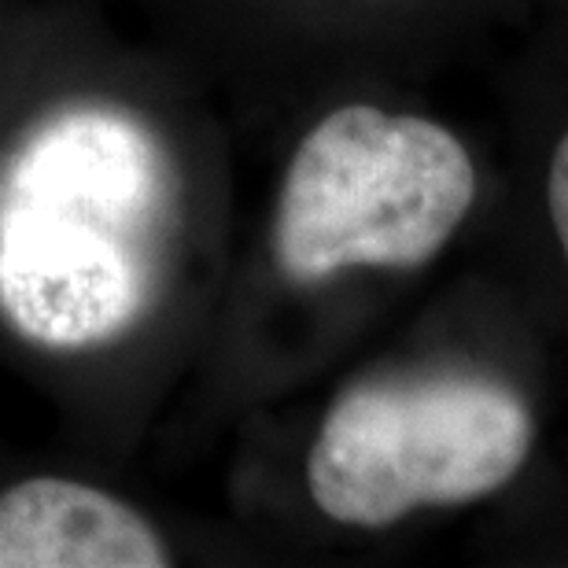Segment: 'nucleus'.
<instances>
[{
	"mask_svg": "<svg viewBox=\"0 0 568 568\" xmlns=\"http://www.w3.org/2000/svg\"><path fill=\"white\" fill-rule=\"evenodd\" d=\"M174 170L138 111L71 100L0 159V322L22 344L85 355L152 311Z\"/></svg>",
	"mask_w": 568,
	"mask_h": 568,
	"instance_id": "obj_1",
	"label": "nucleus"
},
{
	"mask_svg": "<svg viewBox=\"0 0 568 568\" xmlns=\"http://www.w3.org/2000/svg\"><path fill=\"white\" fill-rule=\"evenodd\" d=\"M484 170L436 115L351 100L314 119L281 170L270 263L292 288L406 277L473 222Z\"/></svg>",
	"mask_w": 568,
	"mask_h": 568,
	"instance_id": "obj_2",
	"label": "nucleus"
},
{
	"mask_svg": "<svg viewBox=\"0 0 568 568\" xmlns=\"http://www.w3.org/2000/svg\"><path fill=\"white\" fill-rule=\"evenodd\" d=\"M539 222L568 281V104L539 144Z\"/></svg>",
	"mask_w": 568,
	"mask_h": 568,
	"instance_id": "obj_5",
	"label": "nucleus"
},
{
	"mask_svg": "<svg viewBox=\"0 0 568 568\" xmlns=\"http://www.w3.org/2000/svg\"><path fill=\"white\" fill-rule=\"evenodd\" d=\"M539 410L514 377L469 362L362 377L328 403L303 454L317 517L384 531L506 495L539 450Z\"/></svg>",
	"mask_w": 568,
	"mask_h": 568,
	"instance_id": "obj_3",
	"label": "nucleus"
},
{
	"mask_svg": "<svg viewBox=\"0 0 568 568\" xmlns=\"http://www.w3.org/2000/svg\"><path fill=\"white\" fill-rule=\"evenodd\" d=\"M166 536L126 498L71 476L0 491V568H163Z\"/></svg>",
	"mask_w": 568,
	"mask_h": 568,
	"instance_id": "obj_4",
	"label": "nucleus"
}]
</instances>
